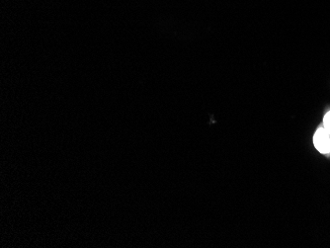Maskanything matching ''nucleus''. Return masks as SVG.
<instances>
[{
	"label": "nucleus",
	"instance_id": "obj_1",
	"mask_svg": "<svg viewBox=\"0 0 330 248\" xmlns=\"http://www.w3.org/2000/svg\"><path fill=\"white\" fill-rule=\"evenodd\" d=\"M313 146L316 151L326 156H330V134L320 125L313 134Z\"/></svg>",
	"mask_w": 330,
	"mask_h": 248
},
{
	"label": "nucleus",
	"instance_id": "obj_2",
	"mask_svg": "<svg viewBox=\"0 0 330 248\" xmlns=\"http://www.w3.org/2000/svg\"><path fill=\"white\" fill-rule=\"evenodd\" d=\"M321 125L327 131V133L330 134V110L325 113Z\"/></svg>",
	"mask_w": 330,
	"mask_h": 248
}]
</instances>
